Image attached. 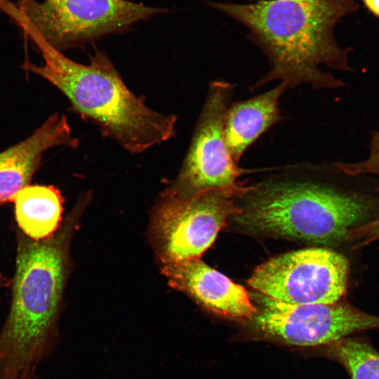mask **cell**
<instances>
[{
	"instance_id": "obj_10",
	"label": "cell",
	"mask_w": 379,
	"mask_h": 379,
	"mask_svg": "<svg viewBox=\"0 0 379 379\" xmlns=\"http://www.w3.org/2000/svg\"><path fill=\"white\" fill-rule=\"evenodd\" d=\"M162 272L172 287L215 313L251 319L258 312L244 287L199 258L164 264Z\"/></svg>"
},
{
	"instance_id": "obj_9",
	"label": "cell",
	"mask_w": 379,
	"mask_h": 379,
	"mask_svg": "<svg viewBox=\"0 0 379 379\" xmlns=\"http://www.w3.org/2000/svg\"><path fill=\"white\" fill-rule=\"evenodd\" d=\"M262 296L256 326L291 345H328L352 333L379 328V317L348 303L291 305Z\"/></svg>"
},
{
	"instance_id": "obj_7",
	"label": "cell",
	"mask_w": 379,
	"mask_h": 379,
	"mask_svg": "<svg viewBox=\"0 0 379 379\" xmlns=\"http://www.w3.org/2000/svg\"><path fill=\"white\" fill-rule=\"evenodd\" d=\"M249 189L239 185L188 196L169 195L158 209L154 222L164 263L199 258L215 241L229 217L240 213L234 197Z\"/></svg>"
},
{
	"instance_id": "obj_5",
	"label": "cell",
	"mask_w": 379,
	"mask_h": 379,
	"mask_svg": "<svg viewBox=\"0 0 379 379\" xmlns=\"http://www.w3.org/2000/svg\"><path fill=\"white\" fill-rule=\"evenodd\" d=\"M23 25L59 51L79 47L166 12L127 0H20Z\"/></svg>"
},
{
	"instance_id": "obj_1",
	"label": "cell",
	"mask_w": 379,
	"mask_h": 379,
	"mask_svg": "<svg viewBox=\"0 0 379 379\" xmlns=\"http://www.w3.org/2000/svg\"><path fill=\"white\" fill-rule=\"evenodd\" d=\"M210 5L248 29V38L266 55L270 69L250 86L253 91L274 81L287 89L309 85L333 89L343 81L321 66L352 71L350 48L336 41L335 28L357 12V0H260L251 4L214 2Z\"/></svg>"
},
{
	"instance_id": "obj_16",
	"label": "cell",
	"mask_w": 379,
	"mask_h": 379,
	"mask_svg": "<svg viewBox=\"0 0 379 379\" xmlns=\"http://www.w3.org/2000/svg\"><path fill=\"white\" fill-rule=\"evenodd\" d=\"M346 240L352 242L354 248H360L379 240V217L351 230Z\"/></svg>"
},
{
	"instance_id": "obj_12",
	"label": "cell",
	"mask_w": 379,
	"mask_h": 379,
	"mask_svg": "<svg viewBox=\"0 0 379 379\" xmlns=\"http://www.w3.org/2000/svg\"><path fill=\"white\" fill-rule=\"evenodd\" d=\"M284 83L251 98L232 102L224 121L227 148L238 163L248 148L269 128L282 120L279 100Z\"/></svg>"
},
{
	"instance_id": "obj_13",
	"label": "cell",
	"mask_w": 379,
	"mask_h": 379,
	"mask_svg": "<svg viewBox=\"0 0 379 379\" xmlns=\"http://www.w3.org/2000/svg\"><path fill=\"white\" fill-rule=\"evenodd\" d=\"M13 202L20 230L32 239L51 236L61 224L62 199L52 185L29 184L16 194Z\"/></svg>"
},
{
	"instance_id": "obj_14",
	"label": "cell",
	"mask_w": 379,
	"mask_h": 379,
	"mask_svg": "<svg viewBox=\"0 0 379 379\" xmlns=\"http://www.w3.org/2000/svg\"><path fill=\"white\" fill-rule=\"evenodd\" d=\"M326 345L328 354L344 366L352 379H379V353L366 343L343 338Z\"/></svg>"
},
{
	"instance_id": "obj_19",
	"label": "cell",
	"mask_w": 379,
	"mask_h": 379,
	"mask_svg": "<svg viewBox=\"0 0 379 379\" xmlns=\"http://www.w3.org/2000/svg\"><path fill=\"white\" fill-rule=\"evenodd\" d=\"M11 284V279L0 274V288L7 287Z\"/></svg>"
},
{
	"instance_id": "obj_15",
	"label": "cell",
	"mask_w": 379,
	"mask_h": 379,
	"mask_svg": "<svg viewBox=\"0 0 379 379\" xmlns=\"http://www.w3.org/2000/svg\"><path fill=\"white\" fill-rule=\"evenodd\" d=\"M344 173L357 176L371 174L379 176V131L371 133L369 157L364 161L356 163H336Z\"/></svg>"
},
{
	"instance_id": "obj_17",
	"label": "cell",
	"mask_w": 379,
	"mask_h": 379,
	"mask_svg": "<svg viewBox=\"0 0 379 379\" xmlns=\"http://www.w3.org/2000/svg\"><path fill=\"white\" fill-rule=\"evenodd\" d=\"M34 371H25L17 373H0V379H36Z\"/></svg>"
},
{
	"instance_id": "obj_8",
	"label": "cell",
	"mask_w": 379,
	"mask_h": 379,
	"mask_svg": "<svg viewBox=\"0 0 379 379\" xmlns=\"http://www.w3.org/2000/svg\"><path fill=\"white\" fill-rule=\"evenodd\" d=\"M234 85L216 79L208 85L182 167L169 195L188 196L209 190L234 187L242 170L225 142L224 121Z\"/></svg>"
},
{
	"instance_id": "obj_4",
	"label": "cell",
	"mask_w": 379,
	"mask_h": 379,
	"mask_svg": "<svg viewBox=\"0 0 379 379\" xmlns=\"http://www.w3.org/2000/svg\"><path fill=\"white\" fill-rule=\"evenodd\" d=\"M250 192L234 217L253 233L335 244L379 217V196L347 192L322 181L272 180Z\"/></svg>"
},
{
	"instance_id": "obj_11",
	"label": "cell",
	"mask_w": 379,
	"mask_h": 379,
	"mask_svg": "<svg viewBox=\"0 0 379 379\" xmlns=\"http://www.w3.org/2000/svg\"><path fill=\"white\" fill-rule=\"evenodd\" d=\"M67 117L55 112L25 140L0 152V204L11 201L30 184L48 149L65 146L77 148Z\"/></svg>"
},
{
	"instance_id": "obj_6",
	"label": "cell",
	"mask_w": 379,
	"mask_h": 379,
	"mask_svg": "<svg viewBox=\"0 0 379 379\" xmlns=\"http://www.w3.org/2000/svg\"><path fill=\"white\" fill-rule=\"evenodd\" d=\"M350 266L342 254L310 248L275 256L247 281L262 295L291 305L331 304L345 294Z\"/></svg>"
},
{
	"instance_id": "obj_18",
	"label": "cell",
	"mask_w": 379,
	"mask_h": 379,
	"mask_svg": "<svg viewBox=\"0 0 379 379\" xmlns=\"http://www.w3.org/2000/svg\"><path fill=\"white\" fill-rule=\"evenodd\" d=\"M365 8L379 20V0H360Z\"/></svg>"
},
{
	"instance_id": "obj_2",
	"label": "cell",
	"mask_w": 379,
	"mask_h": 379,
	"mask_svg": "<svg viewBox=\"0 0 379 379\" xmlns=\"http://www.w3.org/2000/svg\"><path fill=\"white\" fill-rule=\"evenodd\" d=\"M43 62L22 68L44 78L68 99L72 109L93 123L103 137L132 154L168 141L178 117L159 112L126 85L107 55L95 48L88 64L77 62L44 40L34 37Z\"/></svg>"
},
{
	"instance_id": "obj_3",
	"label": "cell",
	"mask_w": 379,
	"mask_h": 379,
	"mask_svg": "<svg viewBox=\"0 0 379 379\" xmlns=\"http://www.w3.org/2000/svg\"><path fill=\"white\" fill-rule=\"evenodd\" d=\"M69 222L40 240L18 230L11 308L0 332V373L34 370L55 343Z\"/></svg>"
}]
</instances>
